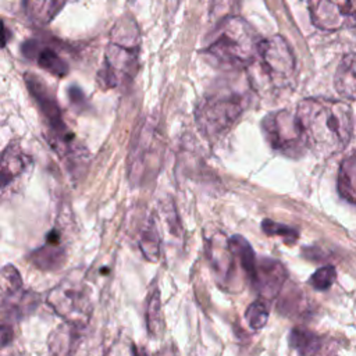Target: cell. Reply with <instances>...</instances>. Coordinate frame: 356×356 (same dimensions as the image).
I'll list each match as a JSON object with an SVG mask.
<instances>
[{"label": "cell", "mask_w": 356, "mask_h": 356, "mask_svg": "<svg viewBox=\"0 0 356 356\" xmlns=\"http://www.w3.org/2000/svg\"><path fill=\"white\" fill-rule=\"evenodd\" d=\"M261 229L267 235H277V236L284 238V241L286 243H292V242H295L298 239V231L296 229H293V228H291L288 225L275 222L273 220H263Z\"/></svg>", "instance_id": "cb8c5ba5"}, {"label": "cell", "mask_w": 356, "mask_h": 356, "mask_svg": "<svg viewBox=\"0 0 356 356\" xmlns=\"http://www.w3.org/2000/svg\"><path fill=\"white\" fill-rule=\"evenodd\" d=\"M138 64V31L132 21L121 19L114 28L113 40L106 50L103 67L99 71V85L115 88L129 81Z\"/></svg>", "instance_id": "3957f363"}, {"label": "cell", "mask_w": 356, "mask_h": 356, "mask_svg": "<svg viewBox=\"0 0 356 356\" xmlns=\"http://www.w3.org/2000/svg\"><path fill=\"white\" fill-rule=\"evenodd\" d=\"M312 22L323 31L356 24V0H309Z\"/></svg>", "instance_id": "9c48e42d"}, {"label": "cell", "mask_w": 356, "mask_h": 356, "mask_svg": "<svg viewBox=\"0 0 356 356\" xmlns=\"http://www.w3.org/2000/svg\"><path fill=\"white\" fill-rule=\"evenodd\" d=\"M139 246L146 260L157 261L160 254V236L153 220H150L145 227L139 239Z\"/></svg>", "instance_id": "44dd1931"}, {"label": "cell", "mask_w": 356, "mask_h": 356, "mask_svg": "<svg viewBox=\"0 0 356 356\" xmlns=\"http://www.w3.org/2000/svg\"><path fill=\"white\" fill-rule=\"evenodd\" d=\"M25 14L39 25L49 24L64 7L65 0H22Z\"/></svg>", "instance_id": "9a60e30c"}, {"label": "cell", "mask_w": 356, "mask_h": 356, "mask_svg": "<svg viewBox=\"0 0 356 356\" xmlns=\"http://www.w3.org/2000/svg\"><path fill=\"white\" fill-rule=\"evenodd\" d=\"M65 260V250L61 245L47 243L31 253V261L42 270H56Z\"/></svg>", "instance_id": "d6986e66"}, {"label": "cell", "mask_w": 356, "mask_h": 356, "mask_svg": "<svg viewBox=\"0 0 356 356\" xmlns=\"http://www.w3.org/2000/svg\"><path fill=\"white\" fill-rule=\"evenodd\" d=\"M245 318L250 328L253 330L263 328L268 320V306L266 300L257 299L253 303H250L245 312Z\"/></svg>", "instance_id": "7402d4cb"}, {"label": "cell", "mask_w": 356, "mask_h": 356, "mask_svg": "<svg viewBox=\"0 0 356 356\" xmlns=\"http://www.w3.org/2000/svg\"><path fill=\"white\" fill-rule=\"evenodd\" d=\"M296 118L307 147L323 157L343 150L352 136V110L343 102L305 99L298 106Z\"/></svg>", "instance_id": "6da1fadb"}, {"label": "cell", "mask_w": 356, "mask_h": 356, "mask_svg": "<svg viewBox=\"0 0 356 356\" xmlns=\"http://www.w3.org/2000/svg\"><path fill=\"white\" fill-rule=\"evenodd\" d=\"M25 83L29 89L32 97L36 100L42 113L44 114L47 124L50 125V129L53 134L51 140H53L54 149L61 156L67 154L68 150H72L74 135L68 131L67 125L63 121V115H61L60 107L57 104V100L54 99V96L49 90V88L46 85H43V82L38 76H35L32 74H26Z\"/></svg>", "instance_id": "52a82bcc"}, {"label": "cell", "mask_w": 356, "mask_h": 356, "mask_svg": "<svg viewBox=\"0 0 356 356\" xmlns=\"http://www.w3.org/2000/svg\"><path fill=\"white\" fill-rule=\"evenodd\" d=\"M227 243H228V249H229L231 254L239 260L245 274L253 284L256 280L257 260H256V256H254V252H253L250 243L241 235L231 236Z\"/></svg>", "instance_id": "e0dca14e"}, {"label": "cell", "mask_w": 356, "mask_h": 356, "mask_svg": "<svg viewBox=\"0 0 356 356\" xmlns=\"http://www.w3.org/2000/svg\"><path fill=\"white\" fill-rule=\"evenodd\" d=\"M337 278V271L332 266H324L316 270L309 278V284L317 291L328 289Z\"/></svg>", "instance_id": "603a6c76"}, {"label": "cell", "mask_w": 356, "mask_h": 356, "mask_svg": "<svg viewBox=\"0 0 356 356\" xmlns=\"http://www.w3.org/2000/svg\"><path fill=\"white\" fill-rule=\"evenodd\" d=\"M257 60L266 76L275 83L288 79L295 70L293 53L282 36L263 39Z\"/></svg>", "instance_id": "ba28073f"}, {"label": "cell", "mask_w": 356, "mask_h": 356, "mask_svg": "<svg viewBox=\"0 0 356 356\" xmlns=\"http://www.w3.org/2000/svg\"><path fill=\"white\" fill-rule=\"evenodd\" d=\"M338 192L352 204H356V150L346 156L338 170Z\"/></svg>", "instance_id": "2e32d148"}, {"label": "cell", "mask_w": 356, "mask_h": 356, "mask_svg": "<svg viewBox=\"0 0 356 356\" xmlns=\"http://www.w3.org/2000/svg\"><path fill=\"white\" fill-rule=\"evenodd\" d=\"M107 356H136V346L134 343H115Z\"/></svg>", "instance_id": "d4e9b609"}, {"label": "cell", "mask_w": 356, "mask_h": 356, "mask_svg": "<svg viewBox=\"0 0 356 356\" xmlns=\"http://www.w3.org/2000/svg\"><path fill=\"white\" fill-rule=\"evenodd\" d=\"M13 341V328L11 325L3 323L1 325V345L7 346Z\"/></svg>", "instance_id": "484cf974"}, {"label": "cell", "mask_w": 356, "mask_h": 356, "mask_svg": "<svg viewBox=\"0 0 356 356\" xmlns=\"http://www.w3.org/2000/svg\"><path fill=\"white\" fill-rule=\"evenodd\" d=\"M289 345L300 356H317L323 349V338L306 328H293L289 332Z\"/></svg>", "instance_id": "ac0fdd59"}, {"label": "cell", "mask_w": 356, "mask_h": 356, "mask_svg": "<svg viewBox=\"0 0 356 356\" xmlns=\"http://www.w3.org/2000/svg\"><path fill=\"white\" fill-rule=\"evenodd\" d=\"M288 273L285 267L274 259H260L256 267V280L253 285L259 291L263 300H273L282 289Z\"/></svg>", "instance_id": "30bf717a"}, {"label": "cell", "mask_w": 356, "mask_h": 356, "mask_svg": "<svg viewBox=\"0 0 356 356\" xmlns=\"http://www.w3.org/2000/svg\"><path fill=\"white\" fill-rule=\"evenodd\" d=\"M136 356H147V355H146L145 350H140V349L136 348Z\"/></svg>", "instance_id": "4316f807"}, {"label": "cell", "mask_w": 356, "mask_h": 356, "mask_svg": "<svg viewBox=\"0 0 356 356\" xmlns=\"http://www.w3.org/2000/svg\"><path fill=\"white\" fill-rule=\"evenodd\" d=\"M245 108V92L221 88L200 100L196 108V124L204 136L217 138L231 128Z\"/></svg>", "instance_id": "277c9868"}, {"label": "cell", "mask_w": 356, "mask_h": 356, "mask_svg": "<svg viewBox=\"0 0 356 356\" xmlns=\"http://www.w3.org/2000/svg\"><path fill=\"white\" fill-rule=\"evenodd\" d=\"M47 303L65 323L85 327L92 313L89 289L79 278L65 277L47 295Z\"/></svg>", "instance_id": "8992f818"}, {"label": "cell", "mask_w": 356, "mask_h": 356, "mask_svg": "<svg viewBox=\"0 0 356 356\" xmlns=\"http://www.w3.org/2000/svg\"><path fill=\"white\" fill-rule=\"evenodd\" d=\"M261 40L245 19L229 17L203 53L225 70H242L257 60Z\"/></svg>", "instance_id": "7a4b0ae2"}, {"label": "cell", "mask_w": 356, "mask_h": 356, "mask_svg": "<svg viewBox=\"0 0 356 356\" xmlns=\"http://www.w3.org/2000/svg\"><path fill=\"white\" fill-rule=\"evenodd\" d=\"M83 327L64 323L53 330L47 338V346L53 356H71L79 342Z\"/></svg>", "instance_id": "7c38bea8"}, {"label": "cell", "mask_w": 356, "mask_h": 356, "mask_svg": "<svg viewBox=\"0 0 356 356\" xmlns=\"http://www.w3.org/2000/svg\"><path fill=\"white\" fill-rule=\"evenodd\" d=\"M22 54L26 58L33 60L42 70L56 76H64L68 72V64L65 60L53 49L38 39H29L21 46Z\"/></svg>", "instance_id": "8fae6325"}, {"label": "cell", "mask_w": 356, "mask_h": 356, "mask_svg": "<svg viewBox=\"0 0 356 356\" xmlns=\"http://www.w3.org/2000/svg\"><path fill=\"white\" fill-rule=\"evenodd\" d=\"M261 131L267 143L286 157L298 159L307 147L296 114L286 110L267 114L261 121Z\"/></svg>", "instance_id": "5b68a950"}, {"label": "cell", "mask_w": 356, "mask_h": 356, "mask_svg": "<svg viewBox=\"0 0 356 356\" xmlns=\"http://www.w3.org/2000/svg\"><path fill=\"white\" fill-rule=\"evenodd\" d=\"M29 157L15 145L6 147L1 156V184L7 186L10 181L17 178L29 164Z\"/></svg>", "instance_id": "5bb4252c"}, {"label": "cell", "mask_w": 356, "mask_h": 356, "mask_svg": "<svg viewBox=\"0 0 356 356\" xmlns=\"http://www.w3.org/2000/svg\"><path fill=\"white\" fill-rule=\"evenodd\" d=\"M335 89L343 97L356 100V53L346 54L339 63L335 76Z\"/></svg>", "instance_id": "4fadbf2b"}, {"label": "cell", "mask_w": 356, "mask_h": 356, "mask_svg": "<svg viewBox=\"0 0 356 356\" xmlns=\"http://www.w3.org/2000/svg\"><path fill=\"white\" fill-rule=\"evenodd\" d=\"M146 327L152 337L160 335L163 328L161 318V302H160V291L159 288H153L147 298L146 305Z\"/></svg>", "instance_id": "ffe728a7"}]
</instances>
